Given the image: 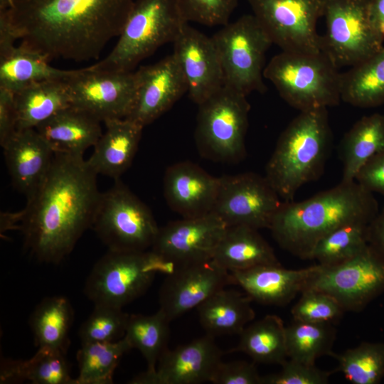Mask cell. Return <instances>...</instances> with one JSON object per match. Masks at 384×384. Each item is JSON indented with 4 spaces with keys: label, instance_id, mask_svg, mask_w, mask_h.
<instances>
[{
    "label": "cell",
    "instance_id": "obj_1",
    "mask_svg": "<svg viewBox=\"0 0 384 384\" xmlns=\"http://www.w3.org/2000/svg\"><path fill=\"white\" fill-rule=\"evenodd\" d=\"M83 156L55 152L50 168L22 210L1 215V232L20 231L39 262L59 264L92 227L102 193Z\"/></svg>",
    "mask_w": 384,
    "mask_h": 384
},
{
    "label": "cell",
    "instance_id": "obj_2",
    "mask_svg": "<svg viewBox=\"0 0 384 384\" xmlns=\"http://www.w3.org/2000/svg\"><path fill=\"white\" fill-rule=\"evenodd\" d=\"M134 0H13L6 11L21 43L49 60L97 59L119 36Z\"/></svg>",
    "mask_w": 384,
    "mask_h": 384
},
{
    "label": "cell",
    "instance_id": "obj_3",
    "mask_svg": "<svg viewBox=\"0 0 384 384\" xmlns=\"http://www.w3.org/2000/svg\"><path fill=\"white\" fill-rule=\"evenodd\" d=\"M378 211L373 193L356 181H341L306 200L283 201L270 230L282 248L309 260L326 235L348 223H370Z\"/></svg>",
    "mask_w": 384,
    "mask_h": 384
},
{
    "label": "cell",
    "instance_id": "obj_4",
    "mask_svg": "<svg viewBox=\"0 0 384 384\" xmlns=\"http://www.w3.org/2000/svg\"><path fill=\"white\" fill-rule=\"evenodd\" d=\"M332 140L327 108L302 111L280 134L265 178L284 202L324 172Z\"/></svg>",
    "mask_w": 384,
    "mask_h": 384
},
{
    "label": "cell",
    "instance_id": "obj_5",
    "mask_svg": "<svg viewBox=\"0 0 384 384\" xmlns=\"http://www.w3.org/2000/svg\"><path fill=\"white\" fill-rule=\"evenodd\" d=\"M264 78L300 112L336 106L341 101V73L322 52L282 51L265 66Z\"/></svg>",
    "mask_w": 384,
    "mask_h": 384
},
{
    "label": "cell",
    "instance_id": "obj_6",
    "mask_svg": "<svg viewBox=\"0 0 384 384\" xmlns=\"http://www.w3.org/2000/svg\"><path fill=\"white\" fill-rule=\"evenodd\" d=\"M187 23L178 0H135L115 46L92 66L131 71L160 46L173 43Z\"/></svg>",
    "mask_w": 384,
    "mask_h": 384
},
{
    "label": "cell",
    "instance_id": "obj_7",
    "mask_svg": "<svg viewBox=\"0 0 384 384\" xmlns=\"http://www.w3.org/2000/svg\"><path fill=\"white\" fill-rule=\"evenodd\" d=\"M178 269L151 250H108L90 271L84 293L94 304L123 308L144 294L157 274L167 276Z\"/></svg>",
    "mask_w": 384,
    "mask_h": 384
},
{
    "label": "cell",
    "instance_id": "obj_8",
    "mask_svg": "<svg viewBox=\"0 0 384 384\" xmlns=\"http://www.w3.org/2000/svg\"><path fill=\"white\" fill-rule=\"evenodd\" d=\"M220 59L223 85L246 96L266 91L265 55L272 43L253 14L228 23L212 37Z\"/></svg>",
    "mask_w": 384,
    "mask_h": 384
},
{
    "label": "cell",
    "instance_id": "obj_9",
    "mask_svg": "<svg viewBox=\"0 0 384 384\" xmlns=\"http://www.w3.org/2000/svg\"><path fill=\"white\" fill-rule=\"evenodd\" d=\"M198 106L195 138L202 156L222 162L241 160L250 109L247 96L223 85Z\"/></svg>",
    "mask_w": 384,
    "mask_h": 384
},
{
    "label": "cell",
    "instance_id": "obj_10",
    "mask_svg": "<svg viewBox=\"0 0 384 384\" xmlns=\"http://www.w3.org/2000/svg\"><path fill=\"white\" fill-rule=\"evenodd\" d=\"M114 181L102 193L91 228L108 250L151 249L159 229L151 210L119 178Z\"/></svg>",
    "mask_w": 384,
    "mask_h": 384
},
{
    "label": "cell",
    "instance_id": "obj_11",
    "mask_svg": "<svg viewBox=\"0 0 384 384\" xmlns=\"http://www.w3.org/2000/svg\"><path fill=\"white\" fill-rule=\"evenodd\" d=\"M369 4L370 0H326L321 51L337 68L355 66L383 47L384 40L371 25Z\"/></svg>",
    "mask_w": 384,
    "mask_h": 384
},
{
    "label": "cell",
    "instance_id": "obj_12",
    "mask_svg": "<svg viewBox=\"0 0 384 384\" xmlns=\"http://www.w3.org/2000/svg\"><path fill=\"white\" fill-rule=\"evenodd\" d=\"M252 14L273 44L282 51L316 54L321 51L316 25L326 0H248Z\"/></svg>",
    "mask_w": 384,
    "mask_h": 384
},
{
    "label": "cell",
    "instance_id": "obj_13",
    "mask_svg": "<svg viewBox=\"0 0 384 384\" xmlns=\"http://www.w3.org/2000/svg\"><path fill=\"white\" fill-rule=\"evenodd\" d=\"M306 288L331 295L345 312L360 311L384 292V258L368 244L345 262L331 266L319 265Z\"/></svg>",
    "mask_w": 384,
    "mask_h": 384
},
{
    "label": "cell",
    "instance_id": "obj_14",
    "mask_svg": "<svg viewBox=\"0 0 384 384\" xmlns=\"http://www.w3.org/2000/svg\"><path fill=\"white\" fill-rule=\"evenodd\" d=\"M71 106L100 122L124 119L136 97V72L107 70L92 66L75 70L65 78Z\"/></svg>",
    "mask_w": 384,
    "mask_h": 384
},
{
    "label": "cell",
    "instance_id": "obj_15",
    "mask_svg": "<svg viewBox=\"0 0 384 384\" xmlns=\"http://www.w3.org/2000/svg\"><path fill=\"white\" fill-rule=\"evenodd\" d=\"M283 201L265 176L246 172L220 177L213 213L227 226L270 229Z\"/></svg>",
    "mask_w": 384,
    "mask_h": 384
},
{
    "label": "cell",
    "instance_id": "obj_16",
    "mask_svg": "<svg viewBox=\"0 0 384 384\" xmlns=\"http://www.w3.org/2000/svg\"><path fill=\"white\" fill-rule=\"evenodd\" d=\"M226 228L213 212L197 218H183L159 228L150 250L179 269L212 259Z\"/></svg>",
    "mask_w": 384,
    "mask_h": 384
},
{
    "label": "cell",
    "instance_id": "obj_17",
    "mask_svg": "<svg viewBox=\"0 0 384 384\" xmlns=\"http://www.w3.org/2000/svg\"><path fill=\"white\" fill-rule=\"evenodd\" d=\"M228 284H234L231 273L213 258L183 266L163 282L159 309L171 321Z\"/></svg>",
    "mask_w": 384,
    "mask_h": 384
},
{
    "label": "cell",
    "instance_id": "obj_18",
    "mask_svg": "<svg viewBox=\"0 0 384 384\" xmlns=\"http://www.w3.org/2000/svg\"><path fill=\"white\" fill-rule=\"evenodd\" d=\"M223 352L214 336L206 334L191 342L167 348L154 372L145 370L136 375L132 384H198L210 382Z\"/></svg>",
    "mask_w": 384,
    "mask_h": 384
},
{
    "label": "cell",
    "instance_id": "obj_19",
    "mask_svg": "<svg viewBox=\"0 0 384 384\" xmlns=\"http://www.w3.org/2000/svg\"><path fill=\"white\" fill-rule=\"evenodd\" d=\"M173 43V54L185 77L189 97L198 105L223 86L222 68L215 44L211 37L188 23Z\"/></svg>",
    "mask_w": 384,
    "mask_h": 384
},
{
    "label": "cell",
    "instance_id": "obj_20",
    "mask_svg": "<svg viewBox=\"0 0 384 384\" xmlns=\"http://www.w3.org/2000/svg\"><path fill=\"white\" fill-rule=\"evenodd\" d=\"M133 108L126 119L144 127L169 110L188 91L182 70L172 53L136 71Z\"/></svg>",
    "mask_w": 384,
    "mask_h": 384
},
{
    "label": "cell",
    "instance_id": "obj_21",
    "mask_svg": "<svg viewBox=\"0 0 384 384\" xmlns=\"http://www.w3.org/2000/svg\"><path fill=\"white\" fill-rule=\"evenodd\" d=\"M1 146L13 186L30 198L45 179L55 151L36 129H16Z\"/></svg>",
    "mask_w": 384,
    "mask_h": 384
},
{
    "label": "cell",
    "instance_id": "obj_22",
    "mask_svg": "<svg viewBox=\"0 0 384 384\" xmlns=\"http://www.w3.org/2000/svg\"><path fill=\"white\" fill-rule=\"evenodd\" d=\"M219 186L220 178L186 161L166 169L164 195L169 206L182 218H197L213 211Z\"/></svg>",
    "mask_w": 384,
    "mask_h": 384
},
{
    "label": "cell",
    "instance_id": "obj_23",
    "mask_svg": "<svg viewBox=\"0 0 384 384\" xmlns=\"http://www.w3.org/2000/svg\"><path fill=\"white\" fill-rule=\"evenodd\" d=\"M319 265L299 270H288L279 265H258L230 272L234 284L240 286L257 303L284 306L306 287Z\"/></svg>",
    "mask_w": 384,
    "mask_h": 384
},
{
    "label": "cell",
    "instance_id": "obj_24",
    "mask_svg": "<svg viewBox=\"0 0 384 384\" xmlns=\"http://www.w3.org/2000/svg\"><path fill=\"white\" fill-rule=\"evenodd\" d=\"M104 123L105 132L93 146L87 162L97 175L116 180L132 164L144 127L126 118L110 119Z\"/></svg>",
    "mask_w": 384,
    "mask_h": 384
},
{
    "label": "cell",
    "instance_id": "obj_25",
    "mask_svg": "<svg viewBox=\"0 0 384 384\" xmlns=\"http://www.w3.org/2000/svg\"><path fill=\"white\" fill-rule=\"evenodd\" d=\"M100 121L73 106L66 107L35 129L55 152L83 156L102 134Z\"/></svg>",
    "mask_w": 384,
    "mask_h": 384
},
{
    "label": "cell",
    "instance_id": "obj_26",
    "mask_svg": "<svg viewBox=\"0 0 384 384\" xmlns=\"http://www.w3.org/2000/svg\"><path fill=\"white\" fill-rule=\"evenodd\" d=\"M213 259L230 272L280 264L258 230L245 225L227 226Z\"/></svg>",
    "mask_w": 384,
    "mask_h": 384
},
{
    "label": "cell",
    "instance_id": "obj_27",
    "mask_svg": "<svg viewBox=\"0 0 384 384\" xmlns=\"http://www.w3.org/2000/svg\"><path fill=\"white\" fill-rule=\"evenodd\" d=\"M14 95L16 129H35L59 111L71 106L65 79L33 82Z\"/></svg>",
    "mask_w": 384,
    "mask_h": 384
},
{
    "label": "cell",
    "instance_id": "obj_28",
    "mask_svg": "<svg viewBox=\"0 0 384 384\" xmlns=\"http://www.w3.org/2000/svg\"><path fill=\"white\" fill-rule=\"evenodd\" d=\"M252 301L247 294L223 288L196 308L200 323L206 334L213 336L240 335L255 316Z\"/></svg>",
    "mask_w": 384,
    "mask_h": 384
},
{
    "label": "cell",
    "instance_id": "obj_29",
    "mask_svg": "<svg viewBox=\"0 0 384 384\" xmlns=\"http://www.w3.org/2000/svg\"><path fill=\"white\" fill-rule=\"evenodd\" d=\"M384 149V115L375 113L358 120L345 134L340 144L342 182H351L363 166Z\"/></svg>",
    "mask_w": 384,
    "mask_h": 384
},
{
    "label": "cell",
    "instance_id": "obj_30",
    "mask_svg": "<svg viewBox=\"0 0 384 384\" xmlns=\"http://www.w3.org/2000/svg\"><path fill=\"white\" fill-rule=\"evenodd\" d=\"M49 60L41 53L21 43L0 57V87L16 92L33 82L65 79L75 70H61L52 67Z\"/></svg>",
    "mask_w": 384,
    "mask_h": 384
},
{
    "label": "cell",
    "instance_id": "obj_31",
    "mask_svg": "<svg viewBox=\"0 0 384 384\" xmlns=\"http://www.w3.org/2000/svg\"><path fill=\"white\" fill-rule=\"evenodd\" d=\"M0 380L1 383L30 381L34 384H75L65 353L47 347L38 348L28 360L4 359Z\"/></svg>",
    "mask_w": 384,
    "mask_h": 384
},
{
    "label": "cell",
    "instance_id": "obj_32",
    "mask_svg": "<svg viewBox=\"0 0 384 384\" xmlns=\"http://www.w3.org/2000/svg\"><path fill=\"white\" fill-rule=\"evenodd\" d=\"M285 326L280 317L267 315L247 325L231 352H242L254 363L282 365L287 359Z\"/></svg>",
    "mask_w": 384,
    "mask_h": 384
},
{
    "label": "cell",
    "instance_id": "obj_33",
    "mask_svg": "<svg viewBox=\"0 0 384 384\" xmlns=\"http://www.w3.org/2000/svg\"><path fill=\"white\" fill-rule=\"evenodd\" d=\"M73 317L72 305L66 297L53 296L44 298L36 306L29 319L38 348L47 347L66 353Z\"/></svg>",
    "mask_w": 384,
    "mask_h": 384
},
{
    "label": "cell",
    "instance_id": "obj_34",
    "mask_svg": "<svg viewBox=\"0 0 384 384\" xmlns=\"http://www.w3.org/2000/svg\"><path fill=\"white\" fill-rule=\"evenodd\" d=\"M341 100L362 108L384 103V46L370 58L341 73Z\"/></svg>",
    "mask_w": 384,
    "mask_h": 384
},
{
    "label": "cell",
    "instance_id": "obj_35",
    "mask_svg": "<svg viewBox=\"0 0 384 384\" xmlns=\"http://www.w3.org/2000/svg\"><path fill=\"white\" fill-rule=\"evenodd\" d=\"M124 336L112 342L81 343L76 358L79 375L75 384H110L122 356L132 349Z\"/></svg>",
    "mask_w": 384,
    "mask_h": 384
},
{
    "label": "cell",
    "instance_id": "obj_36",
    "mask_svg": "<svg viewBox=\"0 0 384 384\" xmlns=\"http://www.w3.org/2000/svg\"><path fill=\"white\" fill-rule=\"evenodd\" d=\"M170 322L160 309L151 315L129 316L124 336L132 348L142 354L148 372L156 370L160 358L168 348Z\"/></svg>",
    "mask_w": 384,
    "mask_h": 384
},
{
    "label": "cell",
    "instance_id": "obj_37",
    "mask_svg": "<svg viewBox=\"0 0 384 384\" xmlns=\"http://www.w3.org/2000/svg\"><path fill=\"white\" fill-rule=\"evenodd\" d=\"M287 357L308 364L333 354L336 331L330 323L294 321L285 327Z\"/></svg>",
    "mask_w": 384,
    "mask_h": 384
},
{
    "label": "cell",
    "instance_id": "obj_38",
    "mask_svg": "<svg viewBox=\"0 0 384 384\" xmlns=\"http://www.w3.org/2000/svg\"><path fill=\"white\" fill-rule=\"evenodd\" d=\"M368 224L351 223L334 229L316 243L309 260L331 266L353 257L368 245Z\"/></svg>",
    "mask_w": 384,
    "mask_h": 384
},
{
    "label": "cell",
    "instance_id": "obj_39",
    "mask_svg": "<svg viewBox=\"0 0 384 384\" xmlns=\"http://www.w3.org/2000/svg\"><path fill=\"white\" fill-rule=\"evenodd\" d=\"M331 356L338 361L336 370L353 384H377L384 377V343L363 342Z\"/></svg>",
    "mask_w": 384,
    "mask_h": 384
},
{
    "label": "cell",
    "instance_id": "obj_40",
    "mask_svg": "<svg viewBox=\"0 0 384 384\" xmlns=\"http://www.w3.org/2000/svg\"><path fill=\"white\" fill-rule=\"evenodd\" d=\"M94 305L93 311L80 328L81 343L112 342L124 337L129 314L122 308Z\"/></svg>",
    "mask_w": 384,
    "mask_h": 384
},
{
    "label": "cell",
    "instance_id": "obj_41",
    "mask_svg": "<svg viewBox=\"0 0 384 384\" xmlns=\"http://www.w3.org/2000/svg\"><path fill=\"white\" fill-rule=\"evenodd\" d=\"M345 311L331 295L311 288L301 292L291 313L294 321L310 323L334 324Z\"/></svg>",
    "mask_w": 384,
    "mask_h": 384
},
{
    "label": "cell",
    "instance_id": "obj_42",
    "mask_svg": "<svg viewBox=\"0 0 384 384\" xmlns=\"http://www.w3.org/2000/svg\"><path fill=\"white\" fill-rule=\"evenodd\" d=\"M187 22L207 26H225L238 4V0H178Z\"/></svg>",
    "mask_w": 384,
    "mask_h": 384
},
{
    "label": "cell",
    "instance_id": "obj_43",
    "mask_svg": "<svg viewBox=\"0 0 384 384\" xmlns=\"http://www.w3.org/2000/svg\"><path fill=\"white\" fill-rule=\"evenodd\" d=\"M281 370L262 376L261 384H326L336 370H325L315 364H308L292 359L287 360Z\"/></svg>",
    "mask_w": 384,
    "mask_h": 384
},
{
    "label": "cell",
    "instance_id": "obj_44",
    "mask_svg": "<svg viewBox=\"0 0 384 384\" xmlns=\"http://www.w3.org/2000/svg\"><path fill=\"white\" fill-rule=\"evenodd\" d=\"M262 376L254 363L245 361L223 362L218 366L210 383L214 384H261Z\"/></svg>",
    "mask_w": 384,
    "mask_h": 384
},
{
    "label": "cell",
    "instance_id": "obj_45",
    "mask_svg": "<svg viewBox=\"0 0 384 384\" xmlns=\"http://www.w3.org/2000/svg\"><path fill=\"white\" fill-rule=\"evenodd\" d=\"M355 181L370 192L384 196V149L363 166Z\"/></svg>",
    "mask_w": 384,
    "mask_h": 384
},
{
    "label": "cell",
    "instance_id": "obj_46",
    "mask_svg": "<svg viewBox=\"0 0 384 384\" xmlns=\"http://www.w3.org/2000/svg\"><path fill=\"white\" fill-rule=\"evenodd\" d=\"M15 95L12 91L0 87V144L16 130Z\"/></svg>",
    "mask_w": 384,
    "mask_h": 384
},
{
    "label": "cell",
    "instance_id": "obj_47",
    "mask_svg": "<svg viewBox=\"0 0 384 384\" xmlns=\"http://www.w3.org/2000/svg\"><path fill=\"white\" fill-rule=\"evenodd\" d=\"M368 242L384 258V208L378 212L368 225Z\"/></svg>",
    "mask_w": 384,
    "mask_h": 384
},
{
    "label": "cell",
    "instance_id": "obj_48",
    "mask_svg": "<svg viewBox=\"0 0 384 384\" xmlns=\"http://www.w3.org/2000/svg\"><path fill=\"white\" fill-rule=\"evenodd\" d=\"M18 39L6 11H0V57L9 53Z\"/></svg>",
    "mask_w": 384,
    "mask_h": 384
},
{
    "label": "cell",
    "instance_id": "obj_49",
    "mask_svg": "<svg viewBox=\"0 0 384 384\" xmlns=\"http://www.w3.org/2000/svg\"><path fill=\"white\" fill-rule=\"evenodd\" d=\"M369 17L373 28L384 40V0H370Z\"/></svg>",
    "mask_w": 384,
    "mask_h": 384
},
{
    "label": "cell",
    "instance_id": "obj_50",
    "mask_svg": "<svg viewBox=\"0 0 384 384\" xmlns=\"http://www.w3.org/2000/svg\"><path fill=\"white\" fill-rule=\"evenodd\" d=\"M13 0H0V11L9 10L11 8Z\"/></svg>",
    "mask_w": 384,
    "mask_h": 384
}]
</instances>
